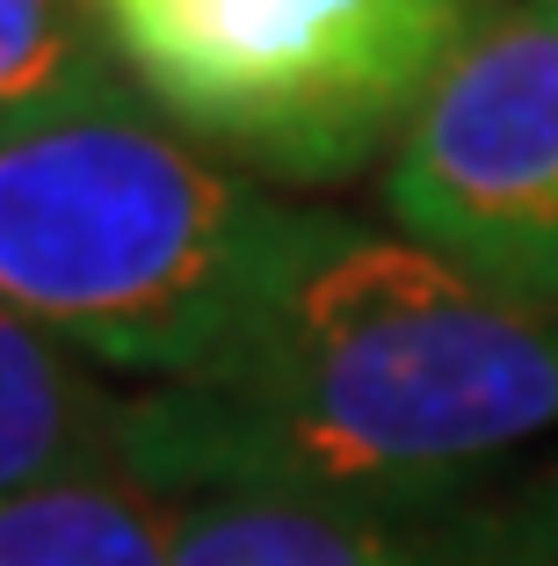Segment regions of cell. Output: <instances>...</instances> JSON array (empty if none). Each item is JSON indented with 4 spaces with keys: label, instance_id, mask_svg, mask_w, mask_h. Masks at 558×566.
I'll return each instance as SVG.
<instances>
[{
    "label": "cell",
    "instance_id": "1",
    "mask_svg": "<svg viewBox=\"0 0 558 566\" xmlns=\"http://www.w3.org/2000/svg\"><path fill=\"white\" fill-rule=\"evenodd\" d=\"M558 429V319L407 233L313 211L254 356L218 392H152L131 480L421 509Z\"/></svg>",
    "mask_w": 558,
    "mask_h": 566
},
{
    "label": "cell",
    "instance_id": "2",
    "mask_svg": "<svg viewBox=\"0 0 558 566\" xmlns=\"http://www.w3.org/2000/svg\"><path fill=\"white\" fill-rule=\"evenodd\" d=\"M305 233L131 95L0 138V305L160 392L240 378Z\"/></svg>",
    "mask_w": 558,
    "mask_h": 566
},
{
    "label": "cell",
    "instance_id": "3",
    "mask_svg": "<svg viewBox=\"0 0 558 566\" xmlns=\"http://www.w3.org/2000/svg\"><path fill=\"white\" fill-rule=\"evenodd\" d=\"M478 22V0H102L146 109L283 182L399 146Z\"/></svg>",
    "mask_w": 558,
    "mask_h": 566
},
{
    "label": "cell",
    "instance_id": "4",
    "mask_svg": "<svg viewBox=\"0 0 558 566\" xmlns=\"http://www.w3.org/2000/svg\"><path fill=\"white\" fill-rule=\"evenodd\" d=\"M399 233L515 305H558V0L486 15L385 167Z\"/></svg>",
    "mask_w": 558,
    "mask_h": 566
},
{
    "label": "cell",
    "instance_id": "5",
    "mask_svg": "<svg viewBox=\"0 0 558 566\" xmlns=\"http://www.w3.org/2000/svg\"><path fill=\"white\" fill-rule=\"evenodd\" d=\"M175 566H558V465L508 494L334 509L291 494H160Z\"/></svg>",
    "mask_w": 558,
    "mask_h": 566
},
{
    "label": "cell",
    "instance_id": "6",
    "mask_svg": "<svg viewBox=\"0 0 558 566\" xmlns=\"http://www.w3.org/2000/svg\"><path fill=\"white\" fill-rule=\"evenodd\" d=\"M138 400L51 342L36 319L0 305V501L66 480H131Z\"/></svg>",
    "mask_w": 558,
    "mask_h": 566
},
{
    "label": "cell",
    "instance_id": "7",
    "mask_svg": "<svg viewBox=\"0 0 558 566\" xmlns=\"http://www.w3.org/2000/svg\"><path fill=\"white\" fill-rule=\"evenodd\" d=\"M95 0H0V138L131 95Z\"/></svg>",
    "mask_w": 558,
    "mask_h": 566
},
{
    "label": "cell",
    "instance_id": "8",
    "mask_svg": "<svg viewBox=\"0 0 558 566\" xmlns=\"http://www.w3.org/2000/svg\"><path fill=\"white\" fill-rule=\"evenodd\" d=\"M0 566H175L167 501L138 480H66L8 494Z\"/></svg>",
    "mask_w": 558,
    "mask_h": 566
},
{
    "label": "cell",
    "instance_id": "9",
    "mask_svg": "<svg viewBox=\"0 0 558 566\" xmlns=\"http://www.w3.org/2000/svg\"><path fill=\"white\" fill-rule=\"evenodd\" d=\"M95 8H102V0H95Z\"/></svg>",
    "mask_w": 558,
    "mask_h": 566
}]
</instances>
